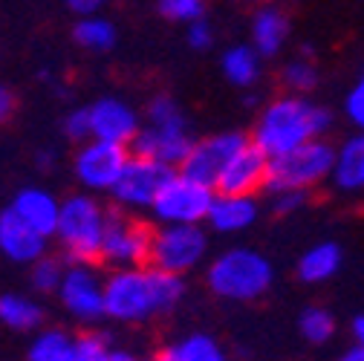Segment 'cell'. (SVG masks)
Here are the masks:
<instances>
[{
	"label": "cell",
	"instance_id": "9c48e42d",
	"mask_svg": "<svg viewBox=\"0 0 364 361\" xmlns=\"http://www.w3.org/2000/svg\"><path fill=\"white\" fill-rule=\"evenodd\" d=\"M130 159L127 145L105 142V139H87L73 153V176L81 191L90 194H110L116 179L122 176Z\"/></svg>",
	"mask_w": 364,
	"mask_h": 361
},
{
	"label": "cell",
	"instance_id": "4316f807",
	"mask_svg": "<svg viewBox=\"0 0 364 361\" xmlns=\"http://www.w3.org/2000/svg\"><path fill=\"white\" fill-rule=\"evenodd\" d=\"M298 330L304 335V341L315 344V347H321L327 341H333L336 335V318H333V312L327 306H306L301 315H298Z\"/></svg>",
	"mask_w": 364,
	"mask_h": 361
},
{
	"label": "cell",
	"instance_id": "7a4b0ae2",
	"mask_svg": "<svg viewBox=\"0 0 364 361\" xmlns=\"http://www.w3.org/2000/svg\"><path fill=\"white\" fill-rule=\"evenodd\" d=\"M333 127V113L315 104L309 96L284 93L263 104L249 139L272 159L295 151L312 139H324Z\"/></svg>",
	"mask_w": 364,
	"mask_h": 361
},
{
	"label": "cell",
	"instance_id": "e575fe53",
	"mask_svg": "<svg viewBox=\"0 0 364 361\" xmlns=\"http://www.w3.org/2000/svg\"><path fill=\"white\" fill-rule=\"evenodd\" d=\"M306 200H309V191H278V194H272V208H275L278 217H289L301 211Z\"/></svg>",
	"mask_w": 364,
	"mask_h": 361
},
{
	"label": "cell",
	"instance_id": "484cf974",
	"mask_svg": "<svg viewBox=\"0 0 364 361\" xmlns=\"http://www.w3.org/2000/svg\"><path fill=\"white\" fill-rule=\"evenodd\" d=\"M116 23L102 15H84L73 26V41L87 53H110L116 47Z\"/></svg>",
	"mask_w": 364,
	"mask_h": 361
},
{
	"label": "cell",
	"instance_id": "ffe728a7",
	"mask_svg": "<svg viewBox=\"0 0 364 361\" xmlns=\"http://www.w3.org/2000/svg\"><path fill=\"white\" fill-rule=\"evenodd\" d=\"M289 41V18L275 6V4H266L263 9L255 12L252 18V38L249 43L263 55V58H275L284 53Z\"/></svg>",
	"mask_w": 364,
	"mask_h": 361
},
{
	"label": "cell",
	"instance_id": "7bdbcfd3",
	"mask_svg": "<svg viewBox=\"0 0 364 361\" xmlns=\"http://www.w3.org/2000/svg\"><path fill=\"white\" fill-rule=\"evenodd\" d=\"M263 4H275V0H263Z\"/></svg>",
	"mask_w": 364,
	"mask_h": 361
},
{
	"label": "cell",
	"instance_id": "d6986e66",
	"mask_svg": "<svg viewBox=\"0 0 364 361\" xmlns=\"http://www.w3.org/2000/svg\"><path fill=\"white\" fill-rule=\"evenodd\" d=\"M330 183L341 194H364V130H355L341 145H336V162Z\"/></svg>",
	"mask_w": 364,
	"mask_h": 361
},
{
	"label": "cell",
	"instance_id": "d6a6232c",
	"mask_svg": "<svg viewBox=\"0 0 364 361\" xmlns=\"http://www.w3.org/2000/svg\"><path fill=\"white\" fill-rule=\"evenodd\" d=\"M344 116L355 130H364V70L358 72L355 84L350 87V93L344 99Z\"/></svg>",
	"mask_w": 364,
	"mask_h": 361
},
{
	"label": "cell",
	"instance_id": "f546056e",
	"mask_svg": "<svg viewBox=\"0 0 364 361\" xmlns=\"http://www.w3.org/2000/svg\"><path fill=\"white\" fill-rule=\"evenodd\" d=\"M156 12L171 23H194L205 18V0H156Z\"/></svg>",
	"mask_w": 364,
	"mask_h": 361
},
{
	"label": "cell",
	"instance_id": "8992f818",
	"mask_svg": "<svg viewBox=\"0 0 364 361\" xmlns=\"http://www.w3.org/2000/svg\"><path fill=\"white\" fill-rule=\"evenodd\" d=\"M217 191L214 185L203 183V179L188 176L186 171H173L168 183L156 194V203L151 205V217L156 225L162 222H182V225H203L208 220L211 203Z\"/></svg>",
	"mask_w": 364,
	"mask_h": 361
},
{
	"label": "cell",
	"instance_id": "30bf717a",
	"mask_svg": "<svg viewBox=\"0 0 364 361\" xmlns=\"http://www.w3.org/2000/svg\"><path fill=\"white\" fill-rule=\"evenodd\" d=\"M55 298L78 324H99L105 318V278L99 275L96 263H70Z\"/></svg>",
	"mask_w": 364,
	"mask_h": 361
},
{
	"label": "cell",
	"instance_id": "6da1fadb",
	"mask_svg": "<svg viewBox=\"0 0 364 361\" xmlns=\"http://www.w3.org/2000/svg\"><path fill=\"white\" fill-rule=\"evenodd\" d=\"M186 298V278L145 263L110 269L105 278V318L116 324H145L171 315Z\"/></svg>",
	"mask_w": 364,
	"mask_h": 361
},
{
	"label": "cell",
	"instance_id": "52a82bcc",
	"mask_svg": "<svg viewBox=\"0 0 364 361\" xmlns=\"http://www.w3.org/2000/svg\"><path fill=\"white\" fill-rule=\"evenodd\" d=\"M205 254H208V235L203 232V225L162 222L154 229L148 263L162 269V272L186 278L205 263Z\"/></svg>",
	"mask_w": 364,
	"mask_h": 361
},
{
	"label": "cell",
	"instance_id": "83f0119b",
	"mask_svg": "<svg viewBox=\"0 0 364 361\" xmlns=\"http://www.w3.org/2000/svg\"><path fill=\"white\" fill-rule=\"evenodd\" d=\"M318 78H321V72H318L315 61L312 58H289L281 70V84L287 93H298V96H309L312 90L318 87Z\"/></svg>",
	"mask_w": 364,
	"mask_h": 361
},
{
	"label": "cell",
	"instance_id": "4dcf8cb0",
	"mask_svg": "<svg viewBox=\"0 0 364 361\" xmlns=\"http://www.w3.org/2000/svg\"><path fill=\"white\" fill-rule=\"evenodd\" d=\"M78 341V361H110L113 344L102 333H81L75 335Z\"/></svg>",
	"mask_w": 364,
	"mask_h": 361
},
{
	"label": "cell",
	"instance_id": "f35d334b",
	"mask_svg": "<svg viewBox=\"0 0 364 361\" xmlns=\"http://www.w3.org/2000/svg\"><path fill=\"white\" fill-rule=\"evenodd\" d=\"M350 333H353V344L364 350V315H358V318H353Z\"/></svg>",
	"mask_w": 364,
	"mask_h": 361
},
{
	"label": "cell",
	"instance_id": "cb8c5ba5",
	"mask_svg": "<svg viewBox=\"0 0 364 361\" xmlns=\"http://www.w3.org/2000/svg\"><path fill=\"white\" fill-rule=\"evenodd\" d=\"M43 324V306L23 292L0 295V327L12 333H38Z\"/></svg>",
	"mask_w": 364,
	"mask_h": 361
},
{
	"label": "cell",
	"instance_id": "f1b7e54d",
	"mask_svg": "<svg viewBox=\"0 0 364 361\" xmlns=\"http://www.w3.org/2000/svg\"><path fill=\"white\" fill-rule=\"evenodd\" d=\"M64 269H67V263L47 252L41 260H35L29 266V284H32V289L41 292V295H55L58 286H61V278H64Z\"/></svg>",
	"mask_w": 364,
	"mask_h": 361
},
{
	"label": "cell",
	"instance_id": "5b68a950",
	"mask_svg": "<svg viewBox=\"0 0 364 361\" xmlns=\"http://www.w3.org/2000/svg\"><path fill=\"white\" fill-rule=\"evenodd\" d=\"M336 162V145L324 139H312L295 151H287L281 156L269 159L266 171V191H312L321 183H330Z\"/></svg>",
	"mask_w": 364,
	"mask_h": 361
},
{
	"label": "cell",
	"instance_id": "e0dca14e",
	"mask_svg": "<svg viewBox=\"0 0 364 361\" xmlns=\"http://www.w3.org/2000/svg\"><path fill=\"white\" fill-rule=\"evenodd\" d=\"M9 208H12L26 225H32L35 232H41L43 237H50V240L55 237L58 214H61V200H58L53 191L41 188V185H26V188H21V191L12 197Z\"/></svg>",
	"mask_w": 364,
	"mask_h": 361
},
{
	"label": "cell",
	"instance_id": "277c9868",
	"mask_svg": "<svg viewBox=\"0 0 364 361\" xmlns=\"http://www.w3.org/2000/svg\"><path fill=\"white\" fill-rule=\"evenodd\" d=\"M107 225V208L90 191L70 194L61 200L55 243L70 263H99V249Z\"/></svg>",
	"mask_w": 364,
	"mask_h": 361
},
{
	"label": "cell",
	"instance_id": "8d00e7d4",
	"mask_svg": "<svg viewBox=\"0 0 364 361\" xmlns=\"http://www.w3.org/2000/svg\"><path fill=\"white\" fill-rule=\"evenodd\" d=\"M15 107H18V99H15V93H12V87L0 84V124L12 119Z\"/></svg>",
	"mask_w": 364,
	"mask_h": 361
},
{
	"label": "cell",
	"instance_id": "d590c367",
	"mask_svg": "<svg viewBox=\"0 0 364 361\" xmlns=\"http://www.w3.org/2000/svg\"><path fill=\"white\" fill-rule=\"evenodd\" d=\"M64 4H67V9L73 15L84 18V15H99L107 6V0H64Z\"/></svg>",
	"mask_w": 364,
	"mask_h": 361
},
{
	"label": "cell",
	"instance_id": "8fae6325",
	"mask_svg": "<svg viewBox=\"0 0 364 361\" xmlns=\"http://www.w3.org/2000/svg\"><path fill=\"white\" fill-rule=\"evenodd\" d=\"M176 168H168L162 162H154V159H145L139 153L130 151V159L122 171V176L116 179V185L110 191L116 208L122 211H151V205L156 203V194L162 191V185L168 183V176L173 173Z\"/></svg>",
	"mask_w": 364,
	"mask_h": 361
},
{
	"label": "cell",
	"instance_id": "836d02e7",
	"mask_svg": "<svg viewBox=\"0 0 364 361\" xmlns=\"http://www.w3.org/2000/svg\"><path fill=\"white\" fill-rule=\"evenodd\" d=\"M186 41H188V47L194 53H208L214 47V29L211 23L203 18V21H194L186 26Z\"/></svg>",
	"mask_w": 364,
	"mask_h": 361
},
{
	"label": "cell",
	"instance_id": "44dd1931",
	"mask_svg": "<svg viewBox=\"0 0 364 361\" xmlns=\"http://www.w3.org/2000/svg\"><path fill=\"white\" fill-rule=\"evenodd\" d=\"M220 72L237 90H255L263 75V55L252 43H235L220 55Z\"/></svg>",
	"mask_w": 364,
	"mask_h": 361
},
{
	"label": "cell",
	"instance_id": "7c38bea8",
	"mask_svg": "<svg viewBox=\"0 0 364 361\" xmlns=\"http://www.w3.org/2000/svg\"><path fill=\"white\" fill-rule=\"evenodd\" d=\"M191 145H194V136H191V127H188L186 116L171 119V122H145L142 119V127L133 136L130 151L145 156V159L162 162L168 168H179L186 162Z\"/></svg>",
	"mask_w": 364,
	"mask_h": 361
},
{
	"label": "cell",
	"instance_id": "1f68e13d",
	"mask_svg": "<svg viewBox=\"0 0 364 361\" xmlns=\"http://www.w3.org/2000/svg\"><path fill=\"white\" fill-rule=\"evenodd\" d=\"M61 133H64L70 142H75V145H81V142H87V139H93L87 107H73V110L61 119Z\"/></svg>",
	"mask_w": 364,
	"mask_h": 361
},
{
	"label": "cell",
	"instance_id": "ac0fdd59",
	"mask_svg": "<svg viewBox=\"0 0 364 361\" xmlns=\"http://www.w3.org/2000/svg\"><path fill=\"white\" fill-rule=\"evenodd\" d=\"M260 217L257 194H217L208 211V225L220 235H240Z\"/></svg>",
	"mask_w": 364,
	"mask_h": 361
},
{
	"label": "cell",
	"instance_id": "2e32d148",
	"mask_svg": "<svg viewBox=\"0 0 364 361\" xmlns=\"http://www.w3.org/2000/svg\"><path fill=\"white\" fill-rule=\"evenodd\" d=\"M50 252V237L26 225L12 208L0 211V254L18 266H32Z\"/></svg>",
	"mask_w": 364,
	"mask_h": 361
},
{
	"label": "cell",
	"instance_id": "d4e9b609",
	"mask_svg": "<svg viewBox=\"0 0 364 361\" xmlns=\"http://www.w3.org/2000/svg\"><path fill=\"white\" fill-rule=\"evenodd\" d=\"M26 361H78V341L61 327L38 330L29 341Z\"/></svg>",
	"mask_w": 364,
	"mask_h": 361
},
{
	"label": "cell",
	"instance_id": "3957f363",
	"mask_svg": "<svg viewBox=\"0 0 364 361\" xmlns=\"http://www.w3.org/2000/svg\"><path fill=\"white\" fill-rule=\"evenodd\" d=\"M272 284H275V266L272 260L246 246H235L220 252L205 269V286L211 295L232 301V303H252L260 301Z\"/></svg>",
	"mask_w": 364,
	"mask_h": 361
},
{
	"label": "cell",
	"instance_id": "b9f144b4",
	"mask_svg": "<svg viewBox=\"0 0 364 361\" xmlns=\"http://www.w3.org/2000/svg\"><path fill=\"white\" fill-rule=\"evenodd\" d=\"M260 99H257V93H255V90H246V96H243V104L246 107H255Z\"/></svg>",
	"mask_w": 364,
	"mask_h": 361
},
{
	"label": "cell",
	"instance_id": "74e56055",
	"mask_svg": "<svg viewBox=\"0 0 364 361\" xmlns=\"http://www.w3.org/2000/svg\"><path fill=\"white\" fill-rule=\"evenodd\" d=\"M55 162H58V156H55L53 148H41V151L35 153V165H38L43 173H50V171L55 168Z\"/></svg>",
	"mask_w": 364,
	"mask_h": 361
},
{
	"label": "cell",
	"instance_id": "60d3db41",
	"mask_svg": "<svg viewBox=\"0 0 364 361\" xmlns=\"http://www.w3.org/2000/svg\"><path fill=\"white\" fill-rule=\"evenodd\" d=\"M341 361H364V350L353 344V347H350V350H347V352L341 355Z\"/></svg>",
	"mask_w": 364,
	"mask_h": 361
},
{
	"label": "cell",
	"instance_id": "7402d4cb",
	"mask_svg": "<svg viewBox=\"0 0 364 361\" xmlns=\"http://www.w3.org/2000/svg\"><path fill=\"white\" fill-rule=\"evenodd\" d=\"M154 361H229L220 341L208 333H188L162 344Z\"/></svg>",
	"mask_w": 364,
	"mask_h": 361
},
{
	"label": "cell",
	"instance_id": "9a60e30c",
	"mask_svg": "<svg viewBox=\"0 0 364 361\" xmlns=\"http://www.w3.org/2000/svg\"><path fill=\"white\" fill-rule=\"evenodd\" d=\"M90 113V130H93V139H105V142H116V145H127L133 142V136L142 127V116L136 113L133 104H127L119 96H102L93 104H87Z\"/></svg>",
	"mask_w": 364,
	"mask_h": 361
},
{
	"label": "cell",
	"instance_id": "4fadbf2b",
	"mask_svg": "<svg viewBox=\"0 0 364 361\" xmlns=\"http://www.w3.org/2000/svg\"><path fill=\"white\" fill-rule=\"evenodd\" d=\"M246 142H249V133H240V130H225V133H214V136H205V139H194L186 162L179 165V171H186L188 176L214 185V179L223 171V165L229 162Z\"/></svg>",
	"mask_w": 364,
	"mask_h": 361
},
{
	"label": "cell",
	"instance_id": "5bb4252c",
	"mask_svg": "<svg viewBox=\"0 0 364 361\" xmlns=\"http://www.w3.org/2000/svg\"><path fill=\"white\" fill-rule=\"evenodd\" d=\"M266 171H269V156L249 139L214 179L217 194H257L266 191Z\"/></svg>",
	"mask_w": 364,
	"mask_h": 361
},
{
	"label": "cell",
	"instance_id": "ba28073f",
	"mask_svg": "<svg viewBox=\"0 0 364 361\" xmlns=\"http://www.w3.org/2000/svg\"><path fill=\"white\" fill-rule=\"evenodd\" d=\"M151 240H154V225L133 217L130 211L113 208V211H107L99 263H105L107 269L145 266L151 257Z\"/></svg>",
	"mask_w": 364,
	"mask_h": 361
},
{
	"label": "cell",
	"instance_id": "ab89813d",
	"mask_svg": "<svg viewBox=\"0 0 364 361\" xmlns=\"http://www.w3.org/2000/svg\"><path fill=\"white\" fill-rule=\"evenodd\" d=\"M110 361H142L139 355H136L133 350H124V347H113V355Z\"/></svg>",
	"mask_w": 364,
	"mask_h": 361
},
{
	"label": "cell",
	"instance_id": "603a6c76",
	"mask_svg": "<svg viewBox=\"0 0 364 361\" xmlns=\"http://www.w3.org/2000/svg\"><path fill=\"white\" fill-rule=\"evenodd\" d=\"M344 263V249L336 243V240H321L309 246L301 260H298V278L309 286H318V284H327L330 278L338 275V269Z\"/></svg>",
	"mask_w": 364,
	"mask_h": 361
}]
</instances>
